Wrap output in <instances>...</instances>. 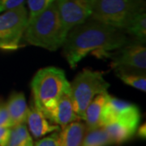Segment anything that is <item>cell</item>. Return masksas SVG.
<instances>
[{
	"instance_id": "cell-13",
	"label": "cell",
	"mask_w": 146,
	"mask_h": 146,
	"mask_svg": "<svg viewBox=\"0 0 146 146\" xmlns=\"http://www.w3.org/2000/svg\"><path fill=\"white\" fill-rule=\"evenodd\" d=\"M86 131V125L80 121L65 126L59 132V146H81Z\"/></svg>"
},
{
	"instance_id": "cell-22",
	"label": "cell",
	"mask_w": 146,
	"mask_h": 146,
	"mask_svg": "<svg viewBox=\"0 0 146 146\" xmlns=\"http://www.w3.org/2000/svg\"><path fill=\"white\" fill-rule=\"evenodd\" d=\"M34 146H59V132H52L50 136L36 141Z\"/></svg>"
},
{
	"instance_id": "cell-9",
	"label": "cell",
	"mask_w": 146,
	"mask_h": 146,
	"mask_svg": "<svg viewBox=\"0 0 146 146\" xmlns=\"http://www.w3.org/2000/svg\"><path fill=\"white\" fill-rule=\"evenodd\" d=\"M56 4L66 36L72 29L83 24L92 15L90 0H56Z\"/></svg>"
},
{
	"instance_id": "cell-16",
	"label": "cell",
	"mask_w": 146,
	"mask_h": 146,
	"mask_svg": "<svg viewBox=\"0 0 146 146\" xmlns=\"http://www.w3.org/2000/svg\"><path fill=\"white\" fill-rule=\"evenodd\" d=\"M113 145L107 131L103 127L87 130L81 146H110Z\"/></svg>"
},
{
	"instance_id": "cell-18",
	"label": "cell",
	"mask_w": 146,
	"mask_h": 146,
	"mask_svg": "<svg viewBox=\"0 0 146 146\" xmlns=\"http://www.w3.org/2000/svg\"><path fill=\"white\" fill-rule=\"evenodd\" d=\"M124 32L136 36V38L141 42H145L146 37V14L142 11L131 21L127 26Z\"/></svg>"
},
{
	"instance_id": "cell-10",
	"label": "cell",
	"mask_w": 146,
	"mask_h": 146,
	"mask_svg": "<svg viewBox=\"0 0 146 146\" xmlns=\"http://www.w3.org/2000/svg\"><path fill=\"white\" fill-rule=\"evenodd\" d=\"M26 123L34 138H40L48 133L60 131V127L50 123L44 114L34 105L33 102H31L29 107Z\"/></svg>"
},
{
	"instance_id": "cell-26",
	"label": "cell",
	"mask_w": 146,
	"mask_h": 146,
	"mask_svg": "<svg viewBox=\"0 0 146 146\" xmlns=\"http://www.w3.org/2000/svg\"><path fill=\"white\" fill-rule=\"evenodd\" d=\"M24 146H34V145H33V141H31V142L28 143V144H26V145H25Z\"/></svg>"
},
{
	"instance_id": "cell-7",
	"label": "cell",
	"mask_w": 146,
	"mask_h": 146,
	"mask_svg": "<svg viewBox=\"0 0 146 146\" xmlns=\"http://www.w3.org/2000/svg\"><path fill=\"white\" fill-rule=\"evenodd\" d=\"M118 50V52L113 54L106 52L102 55L111 58V67L116 72H145L146 48L143 42H127Z\"/></svg>"
},
{
	"instance_id": "cell-17",
	"label": "cell",
	"mask_w": 146,
	"mask_h": 146,
	"mask_svg": "<svg viewBox=\"0 0 146 146\" xmlns=\"http://www.w3.org/2000/svg\"><path fill=\"white\" fill-rule=\"evenodd\" d=\"M33 141L25 123L16 124L11 127L10 136L6 146H24Z\"/></svg>"
},
{
	"instance_id": "cell-14",
	"label": "cell",
	"mask_w": 146,
	"mask_h": 146,
	"mask_svg": "<svg viewBox=\"0 0 146 146\" xmlns=\"http://www.w3.org/2000/svg\"><path fill=\"white\" fill-rule=\"evenodd\" d=\"M108 95V92L97 95L87 106L84 118L87 130H92L99 127L100 117Z\"/></svg>"
},
{
	"instance_id": "cell-12",
	"label": "cell",
	"mask_w": 146,
	"mask_h": 146,
	"mask_svg": "<svg viewBox=\"0 0 146 146\" xmlns=\"http://www.w3.org/2000/svg\"><path fill=\"white\" fill-rule=\"evenodd\" d=\"M6 105L13 126L26 123L29 107L27 106L25 94L22 92L12 93Z\"/></svg>"
},
{
	"instance_id": "cell-11",
	"label": "cell",
	"mask_w": 146,
	"mask_h": 146,
	"mask_svg": "<svg viewBox=\"0 0 146 146\" xmlns=\"http://www.w3.org/2000/svg\"><path fill=\"white\" fill-rule=\"evenodd\" d=\"M48 119L54 124L61 127V128H63L72 122L80 119L74 111L70 92L64 94L58 99L55 107L49 115Z\"/></svg>"
},
{
	"instance_id": "cell-21",
	"label": "cell",
	"mask_w": 146,
	"mask_h": 146,
	"mask_svg": "<svg viewBox=\"0 0 146 146\" xmlns=\"http://www.w3.org/2000/svg\"><path fill=\"white\" fill-rule=\"evenodd\" d=\"M0 126L7 127H13L6 102L2 98H0Z\"/></svg>"
},
{
	"instance_id": "cell-24",
	"label": "cell",
	"mask_w": 146,
	"mask_h": 146,
	"mask_svg": "<svg viewBox=\"0 0 146 146\" xmlns=\"http://www.w3.org/2000/svg\"><path fill=\"white\" fill-rule=\"evenodd\" d=\"M11 127L0 126V146H6L10 136Z\"/></svg>"
},
{
	"instance_id": "cell-3",
	"label": "cell",
	"mask_w": 146,
	"mask_h": 146,
	"mask_svg": "<svg viewBox=\"0 0 146 146\" xmlns=\"http://www.w3.org/2000/svg\"><path fill=\"white\" fill-rule=\"evenodd\" d=\"M31 88L33 103L48 119L58 99L70 92L71 85L63 70L47 67L36 73L32 80Z\"/></svg>"
},
{
	"instance_id": "cell-6",
	"label": "cell",
	"mask_w": 146,
	"mask_h": 146,
	"mask_svg": "<svg viewBox=\"0 0 146 146\" xmlns=\"http://www.w3.org/2000/svg\"><path fill=\"white\" fill-rule=\"evenodd\" d=\"M28 23L26 7H18L0 12V49L15 50L19 48Z\"/></svg>"
},
{
	"instance_id": "cell-8",
	"label": "cell",
	"mask_w": 146,
	"mask_h": 146,
	"mask_svg": "<svg viewBox=\"0 0 146 146\" xmlns=\"http://www.w3.org/2000/svg\"><path fill=\"white\" fill-rule=\"evenodd\" d=\"M140 119V110L136 105L118 99L109 94L101 114L99 127L118 122L137 131Z\"/></svg>"
},
{
	"instance_id": "cell-2",
	"label": "cell",
	"mask_w": 146,
	"mask_h": 146,
	"mask_svg": "<svg viewBox=\"0 0 146 146\" xmlns=\"http://www.w3.org/2000/svg\"><path fill=\"white\" fill-rule=\"evenodd\" d=\"M24 35L29 44L50 51L63 46L66 36L63 32L56 1L28 21Z\"/></svg>"
},
{
	"instance_id": "cell-25",
	"label": "cell",
	"mask_w": 146,
	"mask_h": 146,
	"mask_svg": "<svg viewBox=\"0 0 146 146\" xmlns=\"http://www.w3.org/2000/svg\"><path fill=\"white\" fill-rule=\"evenodd\" d=\"M137 135L139 136H141V138H145V124L143 126H141V127L139 128V130L137 131Z\"/></svg>"
},
{
	"instance_id": "cell-5",
	"label": "cell",
	"mask_w": 146,
	"mask_h": 146,
	"mask_svg": "<svg viewBox=\"0 0 146 146\" xmlns=\"http://www.w3.org/2000/svg\"><path fill=\"white\" fill-rule=\"evenodd\" d=\"M70 85V96L74 111L83 120L86 108L91 101L98 94L107 93L110 86L102 73L89 69H84L79 73Z\"/></svg>"
},
{
	"instance_id": "cell-1",
	"label": "cell",
	"mask_w": 146,
	"mask_h": 146,
	"mask_svg": "<svg viewBox=\"0 0 146 146\" xmlns=\"http://www.w3.org/2000/svg\"><path fill=\"white\" fill-rule=\"evenodd\" d=\"M128 42L124 31L89 18L72 29L63 42V53L70 68H75L90 52L102 56Z\"/></svg>"
},
{
	"instance_id": "cell-23",
	"label": "cell",
	"mask_w": 146,
	"mask_h": 146,
	"mask_svg": "<svg viewBox=\"0 0 146 146\" xmlns=\"http://www.w3.org/2000/svg\"><path fill=\"white\" fill-rule=\"evenodd\" d=\"M25 0H0V12L24 5Z\"/></svg>"
},
{
	"instance_id": "cell-4",
	"label": "cell",
	"mask_w": 146,
	"mask_h": 146,
	"mask_svg": "<svg viewBox=\"0 0 146 146\" xmlns=\"http://www.w3.org/2000/svg\"><path fill=\"white\" fill-rule=\"evenodd\" d=\"M92 15L90 18L125 30L139 13L145 11V0H90Z\"/></svg>"
},
{
	"instance_id": "cell-15",
	"label": "cell",
	"mask_w": 146,
	"mask_h": 146,
	"mask_svg": "<svg viewBox=\"0 0 146 146\" xmlns=\"http://www.w3.org/2000/svg\"><path fill=\"white\" fill-rule=\"evenodd\" d=\"M107 131L113 145H121L130 140L136 130L121 123H111L103 127Z\"/></svg>"
},
{
	"instance_id": "cell-20",
	"label": "cell",
	"mask_w": 146,
	"mask_h": 146,
	"mask_svg": "<svg viewBox=\"0 0 146 146\" xmlns=\"http://www.w3.org/2000/svg\"><path fill=\"white\" fill-rule=\"evenodd\" d=\"M55 1L56 0H27L29 11L28 14V21H31Z\"/></svg>"
},
{
	"instance_id": "cell-19",
	"label": "cell",
	"mask_w": 146,
	"mask_h": 146,
	"mask_svg": "<svg viewBox=\"0 0 146 146\" xmlns=\"http://www.w3.org/2000/svg\"><path fill=\"white\" fill-rule=\"evenodd\" d=\"M118 77L124 82L126 84L130 85L133 88L139 89L141 91H146V78L145 74H136V73L116 72Z\"/></svg>"
}]
</instances>
